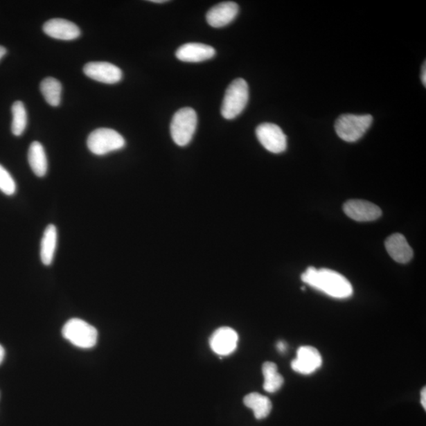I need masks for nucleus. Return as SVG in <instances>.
Here are the masks:
<instances>
[{"label": "nucleus", "mask_w": 426, "mask_h": 426, "mask_svg": "<svg viewBox=\"0 0 426 426\" xmlns=\"http://www.w3.org/2000/svg\"><path fill=\"white\" fill-rule=\"evenodd\" d=\"M197 116L191 107H184L176 112L170 123V134L176 145L186 146L196 132Z\"/></svg>", "instance_id": "39448f33"}, {"label": "nucleus", "mask_w": 426, "mask_h": 426, "mask_svg": "<svg viewBox=\"0 0 426 426\" xmlns=\"http://www.w3.org/2000/svg\"><path fill=\"white\" fill-rule=\"evenodd\" d=\"M385 247L390 257L398 263L406 264L413 258L412 248L406 238L399 233L391 235L386 240Z\"/></svg>", "instance_id": "2eb2a0df"}, {"label": "nucleus", "mask_w": 426, "mask_h": 426, "mask_svg": "<svg viewBox=\"0 0 426 426\" xmlns=\"http://www.w3.org/2000/svg\"><path fill=\"white\" fill-rule=\"evenodd\" d=\"M238 14V6L234 2H223L210 9L206 15L209 26L214 28L226 26L234 21Z\"/></svg>", "instance_id": "ddd939ff"}, {"label": "nucleus", "mask_w": 426, "mask_h": 426, "mask_svg": "<svg viewBox=\"0 0 426 426\" xmlns=\"http://www.w3.org/2000/svg\"><path fill=\"white\" fill-rule=\"evenodd\" d=\"M238 336L237 332L229 327L217 329L209 339L210 348L221 356L229 355L237 348Z\"/></svg>", "instance_id": "9b49d317"}, {"label": "nucleus", "mask_w": 426, "mask_h": 426, "mask_svg": "<svg viewBox=\"0 0 426 426\" xmlns=\"http://www.w3.org/2000/svg\"><path fill=\"white\" fill-rule=\"evenodd\" d=\"M152 3H163L168 2L167 0H151Z\"/></svg>", "instance_id": "cd10ccee"}, {"label": "nucleus", "mask_w": 426, "mask_h": 426, "mask_svg": "<svg viewBox=\"0 0 426 426\" xmlns=\"http://www.w3.org/2000/svg\"><path fill=\"white\" fill-rule=\"evenodd\" d=\"M6 54H7V49L3 46H0V60L3 58Z\"/></svg>", "instance_id": "bb28decb"}, {"label": "nucleus", "mask_w": 426, "mask_h": 426, "mask_svg": "<svg viewBox=\"0 0 426 426\" xmlns=\"http://www.w3.org/2000/svg\"><path fill=\"white\" fill-rule=\"evenodd\" d=\"M344 211L357 222H371L382 217V211L376 204L363 200H350L344 204Z\"/></svg>", "instance_id": "1a4fd4ad"}, {"label": "nucleus", "mask_w": 426, "mask_h": 426, "mask_svg": "<svg viewBox=\"0 0 426 426\" xmlns=\"http://www.w3.org/2000/svg\"><path fill=\"white\" fill-rule=\"evenodd\" d=\"M256 135L265 149L275 154L281 153L287 149V136L276 124L265 123L259 125L256 130Z\"/></svg>", "instance_id": "0eeeda50"}, {"label": "nucleus", "mask_w": 426, "mask_h": 426, "mask_svg": "<svg viewBox=\"0 0 426 426\" xmlns=\"http://www.w3.org/2000/svg\"><path fill=\"white\" fill-rule=\"evenodd\" d=\"M58 233L54 224L45 229L41 243V259L44 265L53 264L55 258Z\"/></svg>", "instance_id": "f3484780"}, {"label": "nucleus", "mask_w": 426, "mask_h": 426, "mask_svg": "<svg viewBox=\"0 0 426 426\" xmlns=\"http://www.w3.org/2000/svg\"><path fill=\"white\" fill-rule=\"evenodd\" d=\"M215 55V49L209 45L199 43H188L176 51L175 55L180 61L200 62L212 59Z\"/></svg>", "instance_id": "4468645a"}, {"label": "nucleus", "mask_w": 426, "mask_h": 426, "mask_svg": "<svg viewBox=\"0 0 426 426\" xmlns=\"http://www.w3.org/2000/svg\"><path fill=\"white\" fill-rule=\"evenodd\" d=\"M264 375V389L268 393H274L279 391L284 382L282 375L278 372L277 366L274 362H267L263 366Z\"/></svg>", "instance_id": "6ab92c4d"}, {"label": "nucleus", "mask_w": 426, "mask_h": 426, "mask_svg": "<svg viewBox=\"0 0 426 426\" xmlns=\"http://www.w3.org/2000/svg\"><path fill=\"white\" fill-rule=\"evenodd\" d=\"M28 161L34 174L44 177L48 172V160L43 145L38 141H33L28 152Z\"/></svg>", "instance_id": "dca6fc26"}, {"label": "nucleus", "mask_w": 426, "mask_h": 426, "mask_svg": "<svg viewBox=\"0 0 426 426\" xmlns=\"http://www.w3.org/2000/svg\"><path fill=\"white\" fill-rule=\"evenodd\" d=\"M322 365V357L317 349L311 346H301L297 357L292 362L294 372L309 375L314 373Z\"/></svg>", "instance_id": "9d476101"}, {"label": "nucleus", "mask_w": 426, "mask_h": 426, "mask_svg": "<svg viewBox=\"0 0 426 426\" xmlns=\"http://www.w3.org/2000/svg\"><path fill=\"white\" fill-rule=\"evenodd\" d=\"M421 403L423 407H424L425 410L426 409V390L425 388H424L422 390V393H421Z\"/></svg>", "instance_id": "5701e85b"}, {"label": "nucleus", "mask_w": 426, "mask_h": 426, "mask_svg": "<svg viewBox=\"0 0 426 426\" xmlns=\"http://www.w3.org/2000/svg\"><path fill=\"white\" fill-rule=\"evenodd\" d=\"M422 81H423V83L424 85V87H425V85H426V65H425V62H424V64L423 66Z\"/></svg>", "instance_id": "b1692460"}, {"label": "nucleus", "mask_w": 426, "mask_h": 426, "mask_svg": "<svg viewBox=\"0 0 426 426\" xmlns=\"http://www.w3.org/2000/svg\"><path fill=\"white\" fill-rule=\"evenodd\" d=\"M85 75L105 84H116L122 80L123 72L116 65L107 62H91L84 66Z\"/></svg>", "instance_id": "6e6552de"}, {"label": "nucleus", "mask_w": 426, "mask_h": 426, "mask_svg": "<svg viewBox=\"0 0 426 426\" xmlns=\"http://www.w3.org/2000/svg\"><path fill=\"white\" fill-rule=\"evenodd\" d=\"M373 121L371 115L345 114L337 118L335 129L341 139L346 142H355L364 136L371 127Z\"/></svg>", "instance_id": "7ed1b4c3"}, {"label": "nucleus", "mask_w": 426, "mask_h": 426, "mask_svg": "<svg viewBox=\"0 0 426 426\" xmlns=\"http://www.w3.org/2000/svg\"><path fill=\"white\" fill-rule=\"evenodd\" d=\"M41 91L47 103L53 107L61 102L62 85L54 78H46L41 83Z\"/></svg>", "instance_id": "aec40b11"}, {"label": "nucleus", "mask_w": 426, "mask_h": 426, "mask_svg": "<svg viewBox=\"0 0 426 426\" xmlns=\"http://www.w3.org/2000/svg\"><path fill=\"white\" fill-rule=\"evenodd\" d=\"M4 357H5V350L3 348V346L1 344H0V364H1V363L3 362Z\"/></svg>", "instance_id": "393cba45"}, {"label": "nucleus", "mask_w": 426, "mask_h": 426, "mask_svg": "<svg viewBox=\"0 0 426 426\" xmlns=\"http://www.w3.org/2000/svg\"><path fill=\"white\" fill-rule=\"evenodd\" d=\"M43 30L48 36L62 41H73L80 37V28L73 22L55 19L45 22Z\"/></svg>", "instance_id": "f8f14e48"}, {"label": "nucleus", "mask_w": 426, "mask_h": 426, "mask_svg": "<svg viewBox=\"0 0 426 426\" xmlns=\"http://www.w3.org/2000/svg\"><path fill=\"white\" fill-rule=\"evenodd\" d=\"M244 405L254 411L256 418L260 420L269 416L272 411V402L268 397L258 393H252L244 398Z\"/></svg>", "instance_id": "a211bd4d"}, {"label": "nucleus", "mask_w": 426, "mask_h": 426, "mask_svg": "<svg viewBox=\"0 0 426 426\" xmlns=\"http://www.w3.org/2000/svg\"><path fill=\"white\" fill-rule=\"evenodd\" d=\"M249 100V87L242 78H237L227 89L221 114L226 119L236 118L245 109Z\"/></svg>", "instance_id": "f03ea898"}, {"label": "nucleus", "mask_w": 426, "mask_h": 426, "mask_svg": "<svg viewBox=\"0 0 426 426\" xmlns=\"http://www.w3.org/2000/svg\"><path fill=\"white\" fill-rule=\"evenodd\" d=\"M302 281L332 298L344 299L353 294V287L349 281L339 272L331 269H317L310 267L302 275Z\"/></svg>", "instance_id": "f257e3e1"}, {"label": "nucleus", "mask_w": 426, "mask_h": 426, "mask_svg": "<svg viewBox=\"0 0 426 426\" xmlns=\"http://www.w3.org/2000/svg\"><path fill=\"white\" fill-rule=\"evenodd\" d=\"M277 348L281 352H283L286 349V345L283 342H280L277 344Z\"/></svg>", "instance_id": "a878e982"}, {"label": "nucleus", "mask_w": 426, "mask_h": 426, "mask_svg": "<svg viewBox=\"0 0 426 426\" xmlns=\"http://www.w3.org/2000/svg\"><path fill=\"white\" fill-rule=\"evenodd\" d=\"M126 145V141L115 130L109 128L96 129L89 135L87 146L91 152L98 156L121 150Z\"/></svg>", "instance_id": "423d86ee"}, {"label": "nucleus", "mask_w": 426, "mask_h": 426, "mask_svg": "<svg viewBox=\"0 0 426 426\" xmlns=\"http://www.w3.org/2000/svg\"><path fill=\"white\" fill-rule=\"evenodd\" d=\"M13 121L11 124V132L15 136H21L24 133L27 126V113L25 105L21 101H16L12 105Z\"/></svg>", "instance_id": "412c9836"}, {"label": "nucleus", "mask_w": 426, "mask_h": 426, "mask_svg": "<svg viewBox=\"0 0 426 426\" xmlns=\"http://www.w3.org/2000/svg\"><path fill=\"white\" fill-rule=\"evenodd\" d=\"M17 186L12 176L0 164V191L8 196L15 194Z\"/></svg>", "instance_id": "4be33fe9"}, {"label": "nucleus", "mask_w": 426, "mask_h": 426, "mask_svg": "<svg viewBox=\"0 0 426 426\" xmlns=\"http://www.w3.org/2000/svg\"><path fill=\"white\" fill-rule=\"evenodd\" d=\"M62 337L79 348H92L98 343V330L79 318L68 321L62 328Z\"/></svg>", "instance_id": "20e7f679"}]
</instances>
